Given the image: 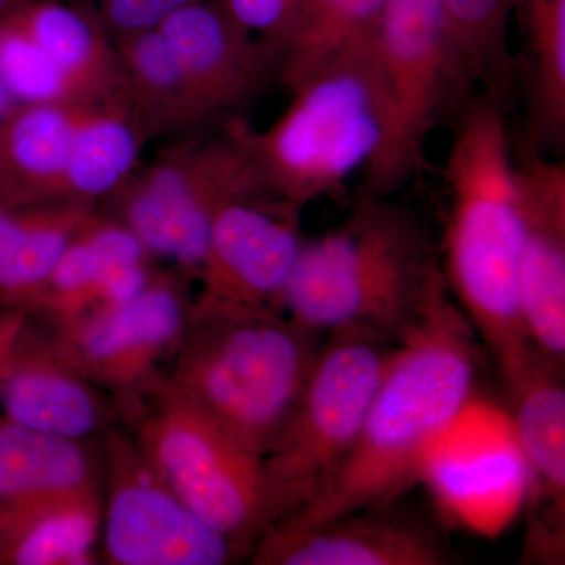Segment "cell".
Wrapping results in <instances>:
<instances>
[{
    "mask_svg": "<svg viewBox=\"0 0 565 565\" xmlns=\"http://www.w3.org/2000/svg\"><path fill=\"white\" fill-rule=\"evenodd\" d=\"M147 248L121 222L93 215L62 256L28 315L57 327L98 310L104 281L115 267L148 263Z\"/></svg>",
    "mask_w": 565,
    "mask_h": 565,
    "instance_id": "25",
    "label": "cell"
},
{
    "mask_svg": "<svg viewBox=\"0 0 565 565\" xmlns=\"http://www.w3.org/2000/svg\"><path fill=\"white\" fill-rule=\"evenodd\" d=\"M134 440L173 493L241 557L286 509L264 457L245 448L163 379L143 399ZM139 403V404H140Z\"/></svg>",
    "mask_w": 565,
    "mask_h": 565,
    "instance_id": "6",
    "label": "cell"
},
{
    "mask_svg": "<svg viewBox=\"0 0 565 565\" xmlns=\"http://www.w3.org/2000/svg\"><path fill=\"white\" fill-rule=\"evenodd\" d=\"M237 24L285 52L307 18L310 0H218Z\"/></svg>",
    "mask_w": 565,
    "mask_h": 565,
    "instance_id": "31",
    "label": "cell"
},
{
    "mask_svg": "<svg viewBox=\"0 0 565 565\" xmlns=\"http://www.w3.org/2000/svg\"><path fill=\"white\" fill-rule=\"evenodd\" d=\"M98 490L79 440L0 418V503Z\"/></svg>",
    "mask_w": 565,
    "mask_h": 565,
    "instance_id": "27",
    "label": "cell"
},
{
    "mask_svg": "<svg viewBox=\"0 0 565 565\" xmlns=\"http://www.w3.org/2000/svg\"><path fill=\"white\" fill-rule=\"evenodd\" d=\"M18 106L17 99L11 96L9 88L3 84L2 77H0V122L3 121V118L10 114L14 107Z\"/></svg>",
    "mask_w": 565,
    "mask_h": 565,
    "instance_id": "33",
    "label": "cell"
},
{
    "mask_svg": "<svg viewBox=\"0 0 565 565\" xmlns=\"http://www.w3.org/2000/svg\"><path fill=\"white\" fill-rule=\"evenodd\" d=\"M522 252L519 305L535 351L565 362V166L527 145L515 152Z\"/></svg>",
    "mask_w": 565,
    "mask_h": 565,
    "instance_id": "15",
    "label": "cell"
},
{
    "mask_svg": "<svg viewBox=\"0 0 565 565\" xmlns=\"http://www.w3.org/2000/svg\"><path fill=\"white\" fill-rule=\"evenodd\" d=\"M522 31L515 84L525 98L527 145L559 150L565 140V0H515Z\"/></svg>",
    "mask_w": 565,
    "mask_h": 565,
    "instance_id": "24",
    "label": "cell"
},
{
    "mask_svg": "<svg viewBox=\"0 0 565 565\" xmlns=\"http://www.w3.org/2000/svg\"><path fill=\"white\" fill-rule=\"evenodd\" d=\"M99 490L0 503V565H84L102 534Z\"/></svg>",
    "mask_w": 565,
    "mask_h": 565,
    "instance_id": "22",
    "label": "cell"
},
{
    "mask_svg": "<svg viewBox=\"0 0 565 565\" xmlns=\"http://www.w3.org/2000/svg\"><path fill=\"white\" fill-rule=\"evenodd\" d=\"M6 14L58 66L76 104H98L117 95L121 81L117 47L87 6L20 0Z\"/></svg>",
    "mask_w": 565,
    "mask_h": 565,
    "instance_id": "21",
    "label": "cell"
},
{
    "mask_svg": "<svg viewBox=\"0 0 565 565\" xmlns=\"http://www.w3.org/2000/svg\"><path fill=\"white\" fill-rule=\"evenodd\" d=\"M115 47L121 76L117 96L148 137L182 139L221 129L204 110L177 52L158 28L115 40Z\"/></svg>",
    "mask_w": 565,
    "mask_h": 565,
    "instance_id": "20",
    "label": "cell"
},
{
    "mask_svg": "<svg viewBox=\"0 0 565 565\" xmlns=\"http://www.w3.org/2000/svg\"><path fill=\"white\" fill-rule=\"evenodd\" d=\"M321 334L288 316L195 323L166 381L234 440L266 457L313 370Z\"/></svg>",
    "mask_w": 565,
    "mask_h": 565,
    "instance_id": "5",
    "label": "cell"
},
{
    "mask_svg": "<svg viewBox=\"0 0 565 565\" xmlns=\"http://www.w3.org/2000/svg\"><path fill=\"white\" fill-rule=\"evenodd\" d=\"M0 404L3 418L73 440L98 433L109 419L98 386L63 359L50 330L35 329L24 311L0 321Z\"/></svg>",
    "mask_w": 565,
    "mask_h": 565,
    "instance_id": "16",
    "label": "cell"
},
{
    "mask_svg": "<svg viewBox=\"0 0 565 565\" xmlns=\"http://www.w3.org/2000/svg\"><path fill=\"white\" fill-rule=\"evenodd\" d=\"M564 367L531 352L526 362L504 379L512 399L516 437L534 476L527 508V542L541 546L564 545L565 509V390Z\"/></svg>",
    "mask_w": 565,
    "mask_h": 565,
    "instance_id": "18",
    "label": "cell"
},
{
    "mask_svg": "<svg viewBox=\"0 0 565 565\" xmlns=\"http://www.w3.org/2000/svg\"><path fill=\"white\" fill-rule=\"evenodd\" d=\"M394 343L360 332L327 334L307 384L264 457L285 515L313 498L351 451Z\"/></svg>",
    "mask_w": 565,
    "mask_h": 565,
    "instance_id": "9",
    "label": "cell"
},
{
    "mask_svg": "<svg viewBox=\"0 0 565 565\" xmlns=\"http://www.w3.org/2000/svg\"><path fill=\"white\" fill-rule=\"evenodd\" d=\"M192 0H93L88 9L98 17L110 39L150 31Z\"/></svg>",
    "mask_w": 565,
    "mask_h": 565,
    "instance_id": "32",
    "label": "cell"
},
{
    "mask_svg": "<svg viewBox=\"0 0 565 565\" xmlns=\"http://www.w3.org/2000/svg\"><path fill=\"white\" fill-rule=\"evenodd\" d=\"M93 215L90 204L66 200L0 207V303L28 313Z\"/></svg>",
    "mask_w": 565,
    "mask_h": 565,
    "instance_id": "23",
    "label": "cell"
},
{
    "mask_svg": "<svg viewBox=\"0 0 565 565\" xmlns=\"http://www.w3.org/2000/svg\"><path fill=\"white\" fill-rule=\"evenodd\" d=\"M191 327V303L178 282L154 275L129 302L47 327L55 348L88 382L140 403L166 375L159 373Z\"/></svg>",
    "mask_w": 565,
    "mask_h": 565,
    "instance_id": "12",
    "label": "cell"
},
{
    "mask_svg": "<svg viewBox=\"0 0 565 565\" xmlns=\"http://www.w3.org/2000/svg\"><path fill=\"white\" fill-rule=\"evenodd\" d=\"M460 57L475 88L508 109L515 90L509 44L515 0H444Z\"/></svg>",
    "mask_w": 565,
    "mask_h": 565,
    "instance_id": "28",
    "label": "cell"
},
{
    "mask_svg": "<svg viewBox=\"0 0 565 565\" xmlns=\"http://www.w3.org/2000/svg\"><path fill=\"white\" fill-rule=\"evenodd\" d=\"M377 55L388 96V131L362 192L390 196L426 162L430 132L473 96L444 0H386Z\"/></svg>",
    "mask_w": 565,
    "mask_h": 565,
    "instance_id": "7",
    "label": "cell"
},
{
    "mask_svg": "<svg viewBox=\"0 0 565 565\" xmlns=\"http://www.w3.org/2000/svg\"><path fill=\"white\" fill-rule=\"evenodd\" d=\"M90 104H18L0 122V207L61 202L77 120Z\"/></svg>",
    "mask_w": 565,
    "mask_h": 565,
    "instance_id": "19",
    "label": "cell"
},
{
    "mask_svg": "<svg viewBox=\"0 0 565 565\" xmlns=\"http://www.w3.org/2000/svg\"><path fill=\"white\" fill-rule=\"evenodd\" d=\"M18 2H20V0H0V17H3L7 11L13 9Z\"/></svg>",
    "mask_w": 565,
    "mask_h": 565,
    "instance_id": "34",
    "label": "cell"
},
{
    "mask_svg": "<svg viewBox=\"0 0 565 565\" xmlns=\"http://www.w3.org/2000/svg\"><path fill=\"white\" fill-rule=\"evenodd\" d=\"M386 0H310L307 18L285 52L278 84L291 92L352 44L377 35Z\"/></svg>",
    "mask_w": 565,
    "mask_h": 565,
    "instance_id": "29",
    "label": "cell"
},
{
    "mask_svg": "<svg viewBox=\"0 0 565 565\" xmlns=\"http://www.w3.org/2000/svg\"><path fill=\"white\" fill-rule=\"evenodd\" d=\"M104 548L115 565H223L243 559L236 546L193 514L134 438L107 433Z\"/></svg>",
    "mask_w": 565,
    "mask_h": 565,
    "instance_id": "13",
    "label": "cell"
},
{
    "mask_svg": "<svg viewBox=\"0 0 565 565\" xmlns=\"http://www.w3.org/2000/svg\"><path fill=\"white\" fill-rule=\"evenodd\" d=\"M266 131L245 125L253 162L270 196L303 210L344 191L388 131V96L377 35L352 44L291 92Z\"/></svg>",
    "mask_w": 565,
    "mask_h": 565,
    "instance_id": "4",
    "label": "cell"
},
{
    "mask_svg": "<svg viewBox=\"0 0 565 565\" xmlns=\"http://www.w3.org/2000/svg\"><path fill=\"white\" fill-rule=\"evenodd\" d=\"M0 77L17 103L76 104L66 77L10 17H0Z\"/></svg>",
    "mask_w": 565,
    "mask_h": 565,
    "instance_id": "30",
    "label": "cell"
},
{
    "mask_svg": "<svg viewBox=\"0 0 565 565\" xmlns=\"http://www.w3.org/2000/svg\"><path fill=\"white\" fill-rule=\"evenodd\" d=\"M174 141L120 189L121 223L150 256L169 259L196 278L218 212L239 200L274 196L253 162L245 121Z\"/></svg>",
    "mask_w": 565,
    "mask_h": 565,
    "instance_id": "8",
    "label": "cell"
},
{
    "mask_svg": "<svg viewBox=\"0 0 565 565\" xmlns=\"http://www.w3.org/2000/svg\"><path fill=\"white\" fill-rule=\"evenodd\" d=\"M505 115L508 109L484 93L455 115L445 162L449 204L440 266L460 310L508 377L534 345L520 315L522 210Z\"/></svg>",
    "mask_w": 565,
    "mask_h": 565,
    "instance_id": "2",
    "label": "cell"
},
{
    "mask_svg": "<svg viewBox=\"0 0 565 565\" xmlns=\"http://www.w3.org/2000/svg\"><path fill=\"white\" fill-rule=\"evenodd\" d=\"M440 274L422 218L388 196L360 193L341 225L303 241L282 310L315 332L360 330L396 344Z\"/></svg>",
    "mask_w": 565,
    "mask_h": 565,
    "instance_id": "3",
    "label": "cell"
},
{
    "mask_svg": "<svg viewBox=\"0 0 565 565\" xmlns=\"http://www.w3.org/2000/svg\"><path fill=\"white\" fill-rule=\"evenodd\" d=\"M476 371L473 327L441 273L418 321L394 345L349 455L313 498L273 525L313 526L396 503L418 484L435 437L475 393Z\"/></svg>",
    "mask_w": 565,
    "mask_h": 565,
    "instance_id": "1",
    "label": "cell"
},
{
    "mask_svg": "<svg viewBox=\"0 0 565 565\" xmlns=\"http://www.w3.org/2000/svg\"><path fill=\"white\" fill-rule=\"evenodd\" d=\"M158 29L218 128L241 120V114L280 79V47L245 31L218 0H192Z\"/></svg>",
    "mask_w": 565,
    "mask_h": 565,
    "instance_id": "14",
    "label": "cell"
},
{
    "mask_svg": "<svg viewBox=\"0 0 565 565\" xmlns=\"http://www.w3.org/2000/svg\"><path fill=\"white\" fill-rule=\"evenodd\" d=\"M419 482L470 533L494 537L508 530L534 490L511 411L471 394L435 437Z\"/></svg>",
    "mask_w": 565,
    "mask_h": 565,
    "instance_id": "10",
    "label": "cell"
},
{
    "mask_svg": "<svg viewBox=\"0 0 565 565\" xmlns=\"http://www.w3.org/2000/svg\"><path fill=\"white\" fill-rule=\"evenodd\" d=\"M147 132L117 95L84 106L77 120L63 200L90 204L115 195L132 177Z\"/></svg>",
    "mask_w": 565,
    "mask_h": 565,
    "instance_id": "26",
    "label": "cell"
},
{
    "mask_svg": "<svg viewBox=\"0 0 565 565\" xmlns=\"http://www.w3.org/2000/svg\"><path fill=\"white\" fill-rule=\"evenodd\" d=\"M300 212L269 196L239 200L218 212L196 275L191 326L285 316L286 288L305 241Z\"/></svg>",
    "mask_w": 565,
    "mask_h": 565,
    "instance_id": "11",
    "label": "cell"
},
{
    "mask_svg": "<svg viewBox=\"0 0 565 565\" xmlns=\"http://www.w3.org/2000/svg\"><path fill=\"white\" fill-rule=\"evenodd\" d=\"M255 565H446L456 555L434 527L393 504L307 527L270 525L253 545Z\"/></svg>",
    "mask_w": 565,
    "mask_h": 565,
    "instance_id": "17",
    "label": "cell"
}]
</instances>
